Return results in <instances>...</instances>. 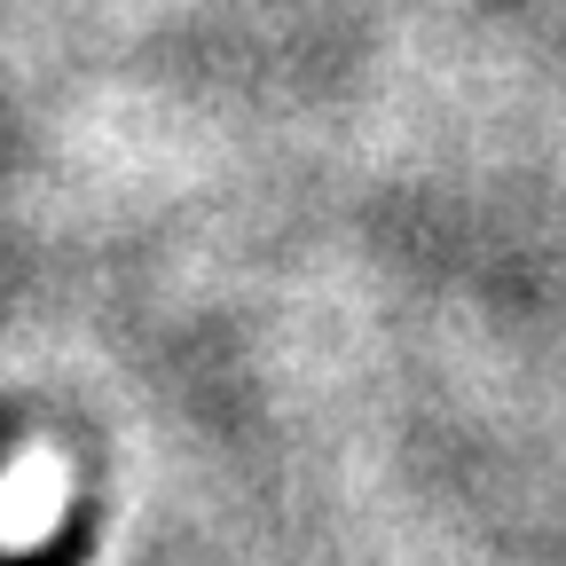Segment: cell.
<instances>
[{
  "label": "cell",
  "instance_id": "cell-1",
  "mask_svg": "<svg viewBox=\"0 0 566 566\" xmlns=\"http://www.w3.org/2000/svg\"><path fill=\"white\" fill-rule=\"evenodd\" d=\"M55 520H63V464L48 449H24L17 472L0 480V535L17 551H32V543H48Z\"/></svg>",
  "mask_w": 566,
  "mask_h": 566
}]
</instances>
